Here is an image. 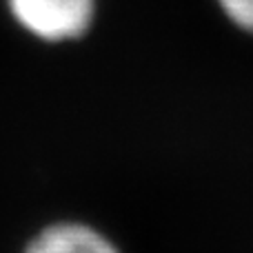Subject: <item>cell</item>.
<instances>
[{
	"label": "cell",
	"instance_id": "cell-1",
	"mask_svg": "<svg viewBox=\"0 0 253 253\" xmlns=\"http://www.w3.org/2000/svg\"><path fill=\"white\" fill-rule=\"evenodd\" d=\"M16 25L42 42H71L91 29L96 0H7Z\"/></svg>",
	"mask_w": 253,
	"mask_h": 253
},
{
	"label": "cell",
	"instance_id": "cell-2",
	"mask_svg": "<svg viewBox=\"0 0 253 253\" xmlns=\"http://www.w3.org/2000/svg\"><path fill=\"white\" fill-rule=\"evenodd\" d=\"M27 253H118L114 245L93 229L80 224H58L40 233Z\"/></svg>",
	"mask_w": 253,
	"mask_h": 253
},
{
	"label": "cell",
	"instance_id": "cell-3",
	"mask_svg": "<svg viewBox=\"0 0 253 253\" xmlns=\"http://www.w3.org/2000/svg\"><path fill=\"white\" fill-rule=\"evenodd\" d=\"M220 11L238 29L253 34V0H215Z\"/></svg>",
	"mask_w": 253,
	"mask_h": 253
}]
</instances>
